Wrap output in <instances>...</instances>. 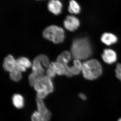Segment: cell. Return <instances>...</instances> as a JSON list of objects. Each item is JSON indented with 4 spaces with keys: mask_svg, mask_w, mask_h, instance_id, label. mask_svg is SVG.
<instances>
[{
    "mask_svg": "<svg viewBox=\"0 0 121 121\" xmlns=\"http://www.w3.org/2000/svg\"><path fill=\"white\" fill-rule=\"evenodd\" d=\"M50 64L52 66L56 74L59 75H65V67L64 65L57 62H52L50 63Z\"/></svg>",
    "mask_w": 121,
    "mask_h": 121,
    "instance_id": "cell-15",
    "label": "cell"
},
{
    "mask_svg": "<svg viewBox=\"0 0 121 121\" xmlns=\"http://www.w3.org/2000/svg\"><path fill=\"white\" fill-rule=\"evenodd\" d=\"M71 52L75 59L84 60L89 58L92 54V49L88 39L86 37L75 39L71 45Z\"/></svg>",
    "mask_w": 121,
    "mask_h": 121,
    "instance_id": "cell-1",
    "label": "cell"
},
{
    "mask_svg": "<svg viewBox=\"0 0 121 121\" xmlns=\"http://www.w3.org/2000/svg\"><path fill=\"white\" fill-rule=\"evenodd\" d=\"M32 71L37 72L43 75L44 70L43 65L36 57L35 58L32 64Z\"/></svg>",
    "mask_w": 121,
    "mask_h": 121,
    "instance_id": "cell-16",
    "label": "cell"
},
{
    "mask_svg": "<svg viewBox=\"0 0 121 121\" xmlns=\"http://www.w3.org/2000/svg\"><path fill=\"white\" fill-rule=\"evenodd\" d=\"M82 72L86 79L95 80L102 74V68L100 63L97 60H89L83 63Z\"/></svg>",
    "mask_w": 121,
    "mask_h": 121,
    "instance_id": "cell-2",
    "label": "cell"
},
{
    "mask_svg": "<svg viewBox=\"0 0 121 121\" xmlns=\"http://www.w3.org/2000/svg\"><path fill=\"white\" fill-rule=\"evenodd\" d=\"M37 92L36 97L43 99L48 95L53 92L54 86L51 79L43 76L34 86Z\"/></svg>",
    "mask_w": 121,
    "mask_h": 121,
    "instance_id": "cell-3",
    "label": "cell"
},
{
    "mask_svg": "<svg viewBox=\"0 0 121 121\" xmlns=\"http://www.w3.org/2000/svg\"><path fill=\"white\" fill-rule=\"evenodd\" d=\"M13 104V106L17 109L23 108L24 105V99L23 96L20 94L13 95L12 98Z\"/></svg>",
    "mask_w": 121,
    "mask_h": 121,
    "instance_id": "cell-12",
    "label": "cell"
},
{
    "mask_svg": "<svg viewBox=\"0 0 121 121\" xmlns=\"http://www.w3.org/2000/svg\"><path fill=\"white\" fill-rule=\"evenodd\" d=\"M43 76V75L40 74L32 71L29 76V80L30 86H34L35 84Z\"/></svg>",
    "mask_w": 121,
    "mask_h": 121,
    "instance_id": "cell-18",
    "label": "cell"
},
{
    "mask_svg": "<svg viewBox=\"0 0 121 121\" xmlns=\"http://www.w3.org/2000/svg\"><path fill=\"white\" fill-rule=\"evenodd\" d=\"M80 25L78 19L73 16H68L64 21V25L66 29L73 32L77 30Z\"/></svg>",
    "mask_w": 121,
    "mask_h": 121,
    "instance_id": "cell-5",
    "label": "cell"
},
{
    "mask_svg": "<svg viewBox=\"0 0 121 121\" xmlns=\"http://www.w3.org/2000/svg\"></svg>",
    "mask_w": 121,
    "mask_h": 121,
    "instance_id": "cell-26",
    "label": "cell"
},
{
    "mask_svg": "<svg viewBox=\"0 0 121 121\" xmlns=\"http://www.w3.org/2000/svg\"><path fill=\"white\" fill-rule=\"evenodd\" d=\"M51 117L44 116L36 111L33 113L31 117V121H50Z\"/></svg>",
    "mask_w": 121,
    "mask_h": 121,
    "instance_id": "cell-19",
    "label": "cell"
},
{
    "mask_svg": "<svg viewBox=\"0 0 121 121\" xmlns=\"http://www.w3.org/2000/svg\"><path fill=\"white\" fill-rule=\"evenodd\" d=\"M47 76L51 79L55 78L56 75L53 68L50 64L47 70Z\"/></svg>",
    "mask_w": 121,
    "mask_h": 121,
    "instance_id": "cell-22",
    "label": "cell"
},
{
    "mask_svg": "<svg viewBox=\"0 0 121 121\" xmlns=\"http://www.w3.org/2000/svg\"><path fill=\"white\" fill-rule=\"evenodd\" d=\"M79 97L80 99L83 101H85L87 99V97L84 94L82 93H80L79 94Z\"/></svg>",
    "mask_w": 121,
    "mask_h": 121,
    "instance_id": "cell-24",
    "label": "cell"
},
{
    "mask_svg": "<svg viewBox=\"0 0 121 121\" xmlns=\"http://www.w3.org/2000/svg\"><path fill=\"white\" fill-rule=\"evenodd\" d=\"M36 101L37 111L44 116L52 117L51 113L46 106L43 99L36 97Z\"/></svg>",
    "mask_w": 121,
    "mask_h": 121,
    "instance_id": "cell-9",
    "label": "cell"
},
{
    "mask_svg": "<svg viewBox=\"0 0 121 121\" xmlns=\"http://www.w3.org/2000/svg\"><path fill=\"white\" fill-rule=\"evenodd\" d=\"M80 60L75 59L73 61V65L70 66L71 71L73 75H77L79 74L82 72V63Z\"/></svg>",
    "mask_w": 121,
    "mask_h": 121,
    "instance_id": "cell-14",
    "label": "cell"
},
{
    "mask_svg": "<svg viewBox=\"0 0 121 121\" xmlns=\"http://www.w3.org/2000/svg\"><path fill=\"white\" fill-rule=\"evenodd\" d=\"M36 58L39 60L43 66L45 67H48L50 63H49V59L47 56L45 55H41L38 56Z\"/></svg>",
    "mask_w": 121,
    "mask_h": 121,
    "instance_id": "cell-21",
    "label": "cell"
},
{
    "mask_svg": "<svg viewBox=\"0 0 121 121\" xmlns=\"http://www.w3.org/2000/svg\"><path fill=\"white\" fill-rule=\"evenodd\" d=\"M116 76L121 82V64H118L115 69Z\"/></svg>",
    "mask_w": 121,
    "mask_h": 121,
    "instance_id": "cell-23",
    "label": "cell"
},
{
    "mask_svg": "<svg viewBox=\"0 0 121 121\" xmlns=\"http://www.w3.org/2000/svg\"><path fill=\"white\" fill-rule=\"evenodd\" d=\"M9 76L11 80L15 82L20 81L22 78L21 72L17 69L10 72Z\"/></svg>",
    "mask_w": 121,
    "mask_h": 121,
    "instance_id": "cell-20",
    "label": "cell"
},
{
    "mask_svg": "<svg viewBox=\"0 0 121 121\" xmlns=\"http://www.w3.org/2000/svg\"><path fill=\"white\" fill-rule=\"evenodd\" d=\"M62 7V4L59 0H50L48 4V10L55 15L61 13Z\"/></svg>",
    "mask_w": 121,
    "mask_h": 121,
    "instance_id": "cell-6",
    "label": "cell"
},
{
    "mask_svg": "<svg viewBox=\"0 0 121 121\" xmlns=\"http://www.w3.org/2000/svg\"><path fill=\"white\" fill-rule=\"evenodd\" d=\"M117 121H121V118H119V119H118V120Z\"/></svg>",
    "mask_w": 121,
    "mask_h": 121,
    "instance_id": "cell-25",
    "label": "cell"
},
{
    "mask_svg": "<svg viewBox=\"0 0 121 121\" xmlns=\"http://www.w3.org/2000/svg\"><path fill=\"white\" fill-rule=\"evenodd\" d=\"M118 39L115 35L110 33H105L102 35L101 40L107 45H110L116 43Z\"/></svg>",
    "mask_w": 121,
    "mask_h": 121,
    "instance_id": "cell-11",
    "label": "cell"
},
{
    "mask_svg": "<svg viewBox=\"0 0 121 121\" xmlns=\"http://www.w3.org/2000/svg\"><path fill=\"white\" fill-rule=\"evenodd\" d=\"M68 11L72 14H78L80 12V7L75 0H71L69 3Z\"/></svg>",
    "mask_w": 121,
    "mask_h": 121,
    "instance_id": "cell-17",
    "label": "cell"
},
{
    "mask_svg": "<svg viewBox=\"0 0 121 121\" xmlns=\"http://www.w3.org/2000/svg\"><path fill=\"white\" fill-rule=\"evenodd\" d=\"M43 36L45 39L55 44L62 43L65 39L64 30L56 25H51L46 28L43 31Z\"/></svg>",
    "mask_w": 121,
    "mask_h": 121,
    "instance_id": "cell-4",
    "label": "cell"
},
{
    "mask_svg": "<svg viewBox=\"0 0 121 121\" xmlns=\"http://www.w3.org/2000/svg\"><path fill=\"white\" fill-rule=\"evenodd\" d=\"M72 54L67 51L64 52L57 58V62L62 64L64 66L68 65V63L71 60Z\"/></svg>",
    "mask_w": 121,
    "mask_h": 121,
    "instance_id": "cell-13",
    "label": "cell"
},
{
    "mask_svg": "<svg viewBox=\"0 0 121 121\" xmlns=\"http://www.w3.org/2000/svg\"><path fill=\"white\" fill-rule=\"evenodd\" d=\"M31 65L30 60L26 57H20L17 60V69L21 72L26 71L28 68L31 67Z\"/></svg>",
    "mask_w": 121,
    "mask_h": 121,
    "instance_id": "cell-10",
    "label": "cell"
},
{
    "mask_svg": "<svg viewBox=\"0 0 121 121\" xmlns=\"http://www.w3.org/2000/svg\"><path fill=\"white\" fill-rule=\"evenodd\" d=\"M3 67L5 70L10 73L17 69V60L12 55H9L4 60Z\"/></svg>",
    "mask_w": 121,
    "mask_h": 121,
    "instance_id": "cell-7",
    "label": "cell"
},
{
    "mask_svg": "<svg viewBox=\"0 0 121 121\" xmlns=\"http://www.w3.org/2000/svg\"><path fill=\"white\" fill-rule=\"evenodd\" d=\"M102 58L105 63L111 64L117 60V55L113 50L110 49H105L102 54Z\"/></svg>",
    "mask_w": 121,
    "mask_h": 121,
    "instance_id": "cell-8",
    "label": "cell"
}]
</instances>
